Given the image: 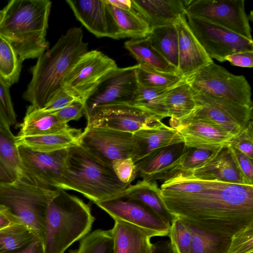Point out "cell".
I'll list each match as a JSON object with an SVG mask.
<instances>
[{"mask_svg": "<svg viewBox=\"0 0 253 253\" xmlns=\"http://www.w3.org/2000/svg\"><path fill=\"white\" fill-rule=\"evenodd\" d=\"M135 75L137 83L143 86L155 88H171L185 78L178 72H167L144 64H137Z\"/></svg>", "mask_w": 253, "mask_h": 253, "instance_id": "cell-35", "label": "cell"}, {"mask_svg": "<svg viewBox=\"0 0 253 253\" xmlns=\"http://www.w3.org/2000/svg\"><path fill=\"white\" fill-rule=\"evenodd\" d=\"M196 120L206 122L223 129L235 136L243 127L231 116L223 111L212 106L202 104L183 119Z\"/></svg>", "mask_w": 253, "mask_h": 253, "instance_id": "cell-34", "label": "cell"}, {"mask_svg": "<svg viewBox=\"0 0 253 253\" xmlns=\"http://www.w3.org/2000/svg\"><path fill=\"white\" fill-rule=\"evenodd\" d=\"M23 172L42 184L58 188L67 149L48 153L18 146Z\"/></svg>", "mask_w": 253, "mask_h": 253, "instance_id": "cell-15", "label": "cell"}, {"mask_svg": "<svg viewBox=\"0 0 253 253\" xmlns=\"http://www.w3.org/2000/svg\"><path fill=\"white\" fill-rule=\"evenodd\" d=\"M9 87L0 76V124L7 128L17 122Z\"/></svg>", "mask_w": 253, "mask_h": 253, "instance_id": "cell-41", "label": "cell"}, {"mask_svg": "<svg viewBox=\"0 0 253 253\" xmlns=\"http://www.w3.org/2000/svg\"><path fill=\"white\" fill-rule=\"evenodd\" d=\"M83 36L81 28L71 27L50 49L38 58L31 69V80L23 95L30 103V106L42 108L61 87L70 69L88 51V43L83 41Z\"/></svg>", "mask_w": 253, "mask_h": 253, "instance_id": "cell-2", "label": "cell"}, {"mask_svg": "<svg viewBox=\"0 0 253 253\" xmlns=\"http://www.w3.org/2000/svg\"><path fill=\"white\" fill-rule=\"evenodd\" d=\"M147 37L152 46L168 62L177 69L178 38L175 25H169L152 28Z\"/></svg>", "mask_w": 253, "mask_h": 253, "instance_id": "cell-29", "label": "cell"}, {"mask_svg": "<svg viewBox=\"0 0 253 253\" xmlns=\"http://www.w3.org/2000/svg\"><path fill=\"white\" fill-rule=\"evenodd\" d=\"M168 236L175 253H191L192 233L185 221L175 217Z\"/></svg>", "mask_w": 253, "mask_h": 253, "instance_id": "cell-39", "label": "cell"}, {"mask_svg": "<svg viewBox=\"0 0 253 253\" xmlns=\"http://www.w3.org/2000/svg\"><path fill=\"white\" fill-rule=\"evenodd\" d=\"M69 253H114L111 230L97 229L80 240L79 247Z\"/></svg>", "mask_w": 253, "mask_h": 253, "instance_id": "cell-38", "label": "cell"}, {"mask_svg": "<svg viewBox=\"0 0 253 253\" xmlns=\"http://www.w3.org/2000/svg\"><path fill=\"white\" fill-rule=\"evenodd\" d=\"M188 25L203 48L212 59L220 62L238 51H253V41L203 19L186 16Z\"/></svg>", "mask_w": 253, "mask_h": 253, "instance_id": "cell-11", "label": "cell"}, {"mask_svg": "<svg viewBox=\"0 0 253 253\" xmlns=\"http://www.w3.org/2000/svg\"><path fill=\"white\" fill-rule=\"evenodd\" d=\"M114 253H151V239L157 236L150 231L121 220L115 221L111 229Z\"/></svg>", "mask_w": 253, "mask_h": 253, "instance_id": "cell-22", "label": "cell"}, {"mask_svg": "<svg viewBox=\"0 0 253 253\" xmlns=\"http://www.w3.org/2000/svg\"><path fill=\"white\" fill-rule=\"evenodd\" d=\"M118 67L113 59L102 52L87 51L70 69L61 87L85 104L99 84Z\"/></svg>", "mask_w": 253, "mask_h": 253, "instance_id": "cell-8", "label": "cell"}, {"mask_svg": "<svg viewBox=\"0 0 253 253\" xmlns=\"http://www.w3.org/2000/svg\"><path fill=\"white\" fill-rule=\"evenodd\" d=\"M178 38L177 72L185 78L213 61L190 29L186 16L175 24Z\"/></svg>", "mask_w": 253, "mask_h": 253, "instance_id": "cell-18", "label": "cell"}, {"mask_svg": "<svg viewBox=\"0 0 253 253\" xmlns=\"http://www.w3.org/2000/svg\"><path fill=\"white\" fill-rule=\"evenodd\" d=\"M132 6L151 28L175 25L186 16L185 0H132Z\"/></svg>", "mask_w": 253, "mask_h": 253, "instance_id": "cell-21", "label": "cell"}, {"mask_svg": "<svg viewBox=\"0 0 253 253\" xmlns=\"http://www.w3.org/2000/svg\"><path fill=\"white\" fill-rule=\"evenodd\" d=\"M186 16L199 18L253 40L244 0H185Z\"/></svg>", "mask_w": 253, "mask_h": 253, "instance_id": "cell-9", "label": "cell"}, {"mask_svg": "<svg viewBox=\"0 0 253 253\" xmlns=\"http://www.w3.org/2000/svg\"><path fill=\"white\" fill-rule=\"evenodd\" d=\"M151 253H175L169 240H161L153 244Z\"/></svg>", "mask_w": 253, "mask_h": 253, "instance_id": "cell-50", "label": "cell"}, {"mask_svg": "<svg viewBox=\"0 0 253 253\" xmlns=\"http://www.w3.org/2000/svg\"><path fill=\"white\" fill-rule=\"evenodd\" d=\"M124 45L138 64L146 65L164 72H177V69L152 46L147 37L126 41Z\"/></svg>", "mask_w": 253, "mask_h": 253, "instance_id": "cell-30", "label": "cell"}, {"mask_svg": "<svg viewBox=\"0 0 253 253\" xmlns=\"http://www.w3.org/2000/svg\"><path fill=\"white\" fill-rule=\"evenodd\" d=\"M16 140L10 128L0 124V164L14 181L24 174Z\"/></svg>", "mask_w": 253, "mask_h": 253, "instance_id": "cell-31", "label": "cell"}, {"mask_svg": "<svg viewBox=\"0 0 253 253\" xmlns=\"http://www.w3.org/2000/svg\"></svg>", "mask_w": 253, "mask_h": 253, "instance_id": "cell-56", "label": "cell"}, {"mask_svg": "<svg viewBox=\"0 0 253 253\" xmlns=\"http://www.w3.org/2000/svg\"><path fill=\"white\" fill-rule=\"evenodd\" d=\"M51 6L48 0H12L0 11V35L10 43L21 62L48 50L45 37Z\"/></svg>", "mask_w": 253, "mask_h": 253, "instance_id": "cell-3", "label": "cell"}, {"mask_svg": "<svg viewBox=\"0 0 253 253\" xmlns=\"http://www.w3.org/2000/svg\"><path fill=\"white\" fill-rule=\"evenodd\" d=\"M136 200L152 209L169 227L175 217L166 208L160 195V188L155 181H138L129 185L119 196Z\"/></svg>", "mask_w": 253, "mask_h": 253, "instance_id": "cell-26", "label": "cell"}, {"mask_svg": "<svg viewBox=\"0 0 253 253\" xmlns=\"http://www.w3.org/2000/svg\"><path fill=\"white\" fill-rule=\"evenodd\" d=\"M187 150L182 142L151 152L135 163L137 176L147 181L165 180L178 169Z\"/></svg>", "mask_w": 253, "mask_h": 253, "instance_id": "cell-17", "label": "cell"}, {"mask_svg": "<svg viewBox=\"0 0 253 253\" xmlns=\"http://www.w3.org/2000/svg\"><path fill=\"white\" fill-rule=\"evenodd\" d=\"M58 191L24 173L12 182L0 185V205L42 238L48 206Z\"/></svg>", "mask_w": 253, "mask_h": 253, "instance_id": "cell-6", "label": "cell"}, {"mask_svg": "<svg viewBox=\"0 0 253 253\" xmlns=\"http://www.w3.org/2000/svg\"><path fill=\"white\" fill-rule=\"evenodd\" d=\"M163 102L168 117L180 120L197 108L194 90L184 79L164 93Z\"/></svg>", "mask_w": 253, "mask_h": 253, "instance_id": "cell-27", "label": "cell"}, {"mask_svg": "<svg viewBox=\"0 0 253 253\" xmlns=\"http://www.w3.org/2000/svg\"><path fill=\"white\" fill-rule=\"evenodd\" d=\"M106 1L111 4L125 10H130L132 8L131 0H106Z\"/></svg>", "mask_w": 253, "mask_h": 253, "instance_id": "cell-53", "label": "cell"}, {"mask_svg": "<svg viewBox=\"0 0 253 253\" xmlns=\"http://www.w3.org/2000/svg\"><path fill=\"white\" fill-rule=\"evenodd\" d=\"M162 119L132 104L110 105L97 110L87 120V125L133 133L139 130L164 126Z\"/></svg>", "mask_w": 253, "mask_h": 253, "instance_id": "cell-12", "label": "cell"}, {"mask_svg": "<svg viewBox=\"0 0 253 253\" xmlns=\"http://www.w3.org/2000/svg\"><path fill=\"white\" fill-rule=\"evenodd\" d=\"M115 221L128 222L155 233L168 236L170 227L149 207L133 199L117 197L95 204Z\"/></svg>", "mask_w": 253, "mask_h": 253, "instance_id": "cell-14", "label": "cell"}, {"mask_svg": "<svg viewBox=\"0 0 253 253\" xmlns=\"http://www.w3.org/2000/svg\"><path fill=\"white\" fill-rule=\"evenodd\" d=\"M169 124L181 135L187 147L216 150L228 146L234 137L220 127L199 120L170 119Z\"/></svg>", "mask_w": 253, "mask_h": 253, "instance_id": "cell-16", "label": "cell"}, {"mask_svg": "<svg viewBox=\"0 0 253 253\" xmlns=\"http://www.w3.org/2000/svg\"><path fill=\"white\" fill-rule=\"evenodd\" d=\"M112 166L118 178L126 184L130 185L137 176L135 164L131 158L115 160Z\"/></svg>", "mask_w": 253, "mask_h": 253, "instance_id": "cell-45", "label": "cell"}, {"mask_svg": "<svg viewBox=\"0 0 253 253\" xmlns=\"http://www.w3.org/2000/svg\"><path fill=\"white\" fill-rule=\"evenodd\" d=\"M7 210L5 207L0 205V212H4Z\"/></svg>", "mask_w": 253, "mask_h": 253, "instance_id": "cell-55", "label": "cell"}, {"mask_svg": "<svg viewBox=\"0 0 253 253\" xmlns=\"http://www.w3.org/2000/svg\"><path fill=\"white\" fill-rule=\"evenodd\" d=\"M194 97L196 105L206 104L215 107L225 112L234 119L242 127H245L253 119V108L235 102L214 97L195 91Z\"/></svg>", "mask_w": 253, "mask_h": 253, "instance_id": "cell-36", "label": "cell"}, {"mask_svg": "<svg viewBox=\"0 0 253 253\" xmlns=\"http://www.w3.org/2000/svg\"><path fill=\"white\" fill-rule=\"evenodd\" d=\"M253 253V224L232 237L227 253Z\"/></svg>", "mask_w": 253, "mask_h": 253, "instance_id": "cell-44", "label": "cell"}, {"mask_svg": "<svg viewBox=\"0 0 253 253\" xmlns=\"http://www.w3.org/2000/svg\"><path fill=\"white\" fill-rule=\"evenodd\" d=\"M160 195L175 217L208 232L232 238L253 224V185L198 179L177 170Z\"/></svg>", "mask_w": 253, "mask_h": 253, "instance_id": "cell-1", "label": "cell"}, {"mask_svg": "<svg viewBox=\"0 0 253 253\" xmlns=\"http://www.w3.org/2000/svg\"><path fill=\"white\" fill-rule=\"evenodd\" d=\"M17 221L20 222L8 210L4 212H0V229L8 226L11 223Z\"/></svg>", "mask_w": 253, "mask_h": 253, "instance_id": "cell-52", "label": "cell"}, {"mask_svg": "<svg viewBox=\"0 0 253 253\" xmlns=\"http://www.w3.org/2000/svg\"><path fill=\"white\" fill-rule=\"evenodd\" d=\"M75 17L98 38L118 39L112 18L103 0H66Z\"/></svg>", "mask_w": 253, "mask_h": 253, "instance_id": "cell-19", "label": "cell"}, {"mask_svg": "<svg viewBox=\"0 0 253 253\" xmlns=\"http://www.w3.org/2000/svg\"><path fill=\"white\" fill-rule=\"evenodd\" d=\"M115 26L118 39L146 38L151 28L147 21L133 8L130 10L117 7L103 0Z\"/></svg>", "mask_w": 253, "mask_h": 253, "instance_id": "cell-25", "label": "cell"}, {"mask_svg": "<svg viewBox=\"0 0 253 253\" xmlns=\"http://www.w3.org/2000/svg\"><path fill=\"white\" fill-rule=\"evenodd\" d=\"M136 66L118 67L99 84L85 102L84 113L87 120L105 106L132 104L138 87Z\"/></svg>", "mask_w": 253, "mask_h": 253, "instance_id": "cell-10", "label": "cell"}, {"mask_svg": "<svg viewBox=\"0 0 253 253\" xmlns=\"http://www.w3.org/2000/svg\"><path fill=\"white\" fill-rule=\"evenodd\" d=\"M14 181L3 167L0 164V185Z\"/></svg>", "mask_w": 253, "mask_h": 253, "instance_id": "cell-54", "label": "cell"}, {"mask_svg": "<svg viewBox=\"0 0 253 253\" xmlns=\"http://www.w3.org/2000/svg\"><path fill=\"white\" fill-rule=\"evenodd\" d=\"M185 79L196 91L253 108L251 87L246 78L213 62Z\"/></svg>", "mask_w": 253, "mask_h": 253, "instance_id": "cell-7", "label": "cell"}, {"mask_svg": "<svg viewBox=\"0 0 253 253\" xmlns=\"http://www.w3.org/2000/svg\"><path fill=\"white\" fill-rule=\"evenodd\" d=\"M219 149L211 150L187 147L177 170H189L200 166L211 159Z\"/></svg>", "mask_w": 253, "mask_h": 253, "instance_id": "cell-42", "label": "cell"}, {"mask_svg": "<svg viewBox=\"0 0 253 253\" xmlns=\"http://www.w3.org/2000/svg\"><path fill=\"white\" fill-rule=\"evenodd\" d=\"M185 222L192 233L191 253H228L232 238L208 232Z\"/></svg>", "mask_w": 253, "mask_h": 253, "instance_id": "cell-33", "label": "cell"}, {"mask_svg": "<svg viewBox=\"0 0 253 253\" xmlns=\"http://www.w3.org/2000/svg\"><path fill=\"white\" fill-rule=\"evenodd\" d=\"M17 253H45L42 239L37 237L25 249Z\"/></svg>", "mask_w": 253, "mask_h": 253, "instance_id": "cell-51", "label": "cell"}, {"mask_svg": "<svg viewBox=\"0 0 253 253\" xmlns=\"http://www.w3.org/2000/svg\"><path fill=\"white\" fill-rule=\"evenodd\" d=\"M228 146L237 167L244 176L246 182L248 184L253 185V160L237 149L231 146Z\"/></svg>", "mask_w": 253, "mask_h": 253, "instance_id": "cell-48", "label": "cell"}, {"mask_svg": "<svg viewBox=\"0 0 253 253\" xmlns=\"http://www.w3.org/2000/svg\"><path fill=\"white\" fill-rule=\"evenodd\" d=\"M133 134L134 148L131 159L134 163L157 149L172 144L184 143L177 130L166 125L139 130Z\"/></svg>", "mask_w": 253, "mask_h": 253, "instance_id": "cell-23", "label": "cell"}, {"mask_svg": "<svg viewBox=\"0 0 253 253\" xmlns=\"http://www.w3.org/2000/svg\"><path fill=\"white\" fill-rule=\"evenodd\" d=\"M84 103L75 101L68 106L53 113L63 123L68 124L71 121H78L84 115Z\"/></svg>", "mask_w": 253, "mask_h": 253, "instance_id": "cell-47", "label": "cell"}, {"mask_svg": "<svg viewBox=\"0 0 253 253\" xmlns=\"http://www.w3.org/2000/svg\"><path fill=\"white\" fill-rule=\"evenodd\" d=\"M39 237H41L23 223L19 221L11 223L0 229V253L21 252Z\"/></svg>", "mask_w": 253, "mask_h": 253, "instance_id": "cell-28", "label": "cell"}, {"mask_svg": "<svg viewBox=\"0 0 253 253\" xmlns=\"http://www.w3.org/2000/svg\"><path fill=\"white\" fill-rule=\"evenodd\" d=\"M225 60L231 65L244 68H252L253 66V51L243 50L227 55Z\"/></svg>", "mask_w": 253, "mask_h": 253, "instance_id": "cell-49", "label": "cell"}, {"mask_svg": "<svg viewBox=\"0 0 253 253\" xmlns=\"http://www.w3.org/2000/svg\"><path fill=\"white\" fill-rule=\"evenodd\" d=\"M19 127L18 136L53 134L68 130L71 127L68 124L62 123L53 114H46L25 117Z\"/></svg>", "mask_w": 253, "mask_h": 253, "instance_id": "cell-32", "label": "cell"}, {"mask_svg": "<svg viewBox=\"0 0 253 253\" xmlns=\"http://www.w3.org/2000/svg\"><path fill=\"white\" fill-rule=\"evenodd\" d=\"M253 120H251L237 135L231 139L228 146L237 149L253 160Z\"/></svg>", "mask_w": 253, "mask_h": 253, "instance_id": "cell-43", "label": "cell"}, {"mask_svg": "<svg viewBox=\"0 0 253 253\" xmlns=\"http://www.w3.org/2000/svg\"><path fill=\"white\" fill-rule=\"evenodd\" d=\"M180 171L203 180L248 184L227 146L219 149L211 159L200 166Z\"/></svg>", "mask_w": 253, "mask_h": 253, "instance_id": "cell-20", "label": "cell"}, {"mask_svg": "<svg viewBox=\"0 0 253 253\" xmlns=\"http://www.w3.org/2000/svg\"><path fill=\"white\" fill-rule=\"evenodd\" d=\"M21 63L10 43L0 35V76L9 86L18 82Z\"/></svg>", "mask_w": 253, "mask_h": 253, "instance_id": "cell-37", "label": "cell"}, {"mask_svg": "<svg viewBox=\"0 0 253 253\" xmlns=\"http://www.w3.org/2000/svg\"><path fill=\"white\" fill-rule=\"evenodd\" d=\"M129 185L118 178L112 165L79 143L67 148L58 188L76 191L96 204L119 196Z\"/></svg>", "mask_w": 253, "mask_h": 253, "instance_id": "cell-4", "label": "cell"}, {"mask_svg": "<svg viewBox=\"0 0 253 253\" xmlns=\"http://www.w3.org/2000/svg\"><path fill=\"white\" fill-rule=\"evenodd\" d=\"M81 129H70L53 134L16 136L17 147L22 146L34 151L48 153L67 149L79 143Z\"/></svg>", "mask_w": 253, "mask_h": 253, "instance_id": "cell-24", "label": "cell"}, {"mask_svg": "<svg viewBox=\"0 0 253 253\" xmlns=\"http://www.w3.org/2000/svg\"><path fill=\"white\" fill-rule=\"evenodd\" d=\"M79 143L103 162L112 165L113 161L131 158L134 148L133 133L86 125Z\"/></svg>", "mask_w": 253, "mask_h": 253, "instance_id": "cell-13", "label": "cell"}, {"mask_svg": "<svg viewBox=\"0 0 253 253\" xmlns=\"http://www.w3.org/2000/svg\"><path fill=\"white\" fill-rule=\"evenodd\" d=\"M170 88L148 87L138 84L137 89L132 104L148 111V108L153 101Z\"/></svg>", "mask_w": 253, "mask_h": 253, "instance_id": "cell-46", "label": "cell"}, {"mask_svg": "<svg viewBox=\"0 0 253 253\" xmlns=\"http://www.w3.org/2000/svg\"><path fill=\"white\" fill-rule=\"evenodd\" d=\"M77 100H80L61 87L51 100L42 108L37 109L29 106L25 117H30L42 114H51Z\"/></svg>", "mask_w": 253, "mask_h": 253, "instance_id": "cell-40", "label": "cell"}, {"mask_svg": "<svg viewBox=\"0 0 253 253\" xmlns=\"http://www.w3.org/2000/svg\"><path fill=\"white\" fill-rule=\"evenodd\" d=\"M94 220L89 204L59 189L46 211L42 237L45 253H64L90 232Z\"/></svg>", "mask_w": 253, "mask_h": 253, "instance_id": "cell-5", "label": "cell"}]
</instances>
